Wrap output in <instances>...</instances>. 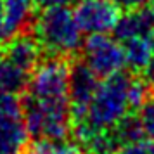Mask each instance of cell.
<instances>
[{
    "mask_svg": "<svg viewBox=\"0 0 154 154\" xmlns=\"http://www.w3.org/2000/svg\"><path fill=\"white\" fill-rule=\"evenodd\" d=\"M123 43L126 66L132 71H147L154 56V35H140L128 38Z\"/></svg>",
    "mask_w": 154,
    "mask_h": 154,
    "instance_id": "30bf717a",
    "label": "cell"
},
{
    "mask_svg": "<svg viewBox=\"0 0 154 154\" xmlns=\"http://www.w3.org/2000/svg\"><path fill=\"white\" fill-rule=\"evenodd\" d=\"M83 61L99 78H107L116 73H121L126 66L123 43L107 33L88 35L82 45Z\"/></svg>",
    "mask_w": 154,
    "mask_h": 154,
    "instance_id": "277c9868",
    "label": "cell"
},
{
    "mask_svg": "<svg viewBox=\"0 0 154 154\" xmlns=\"http://www.w3.org/2000/svg\"><path fill=\"white\" fill-rule=\"evenodd\" d=\"M33 31L42 50H47L50 56L68 59L83 45V31L78 26L73 11L66 5L43 9L33 23Z\"/></svg>",
    "mask_w": 154,
    "mask_h": 154,
    "instance_id": "7a4b0ae2",
    "label": "cell"
},
{
    "mask_svg": "<svg viewBox=\"0 0 154 154\" xmlns=\"http://www.w3.org/2000/svg\"><path fill=\"white\" fill-rule=\"evenodd\" d=\"M147 75H149V80L154 82V56H152V61L149 64V68H147Z\"/></svg>",
    "mask_w": 154,
    "mask_h": 154,
    "instance_id": "e0dca14e",
    "label": "cell"
},
{
    "mask_svg": "<svg viewBox=\"0 0 154 154\" xmlns=\"http://www.w3.org/2000/svg\"><path fill=\"white\" fill-rule=\"evenodd\" d=\"M35 7L38 9H50V7H61V5H68L71 0H33Z\"/></svg>",
    "mask_w": 154,
    "mask_h": 154,
    "instance_id": "2e32d148",
    "label": "cell"
},
{
    "mask_svg": "<svg viewBox=\"0 0 154 154\" xmlns=\"http://www.w3.org/2000/svg\"><path fill=\"white\" fill-rule=\"evenodd\" d=\"M137 118L140 121V126L144 130V135L147 139L154 140V92H151L147 99L142 102L139 109H137Z\"/></svg>",
    "mask_w": 154,
    "mask_h": 154,
    "instance_id": "4fadbf2b",
    "label": "cell"
},
{
    "mask_svg": "<svg viewBox=\"0 0 154 154\" xmlns=\"http://www.w3.org/2000/svg\"><path fill=\"white\" fill-rule=\"evenodd\" d=\"M0 54L11 59L17 66H21L23 69L31 73L40 61L42 45L36 40L35 35L23 31V33H17V35L7 38L4 45H0Z\"/></svg>",
    "mask_w": 154,
    "mask_h": 154,
    "instance_id": "ba28073f",
    "label": "cell"
},
{
    "mask_svg": "<svg viewBox=\"0 0 154 154\" xmlns=\"http://www.w3.org/2000/svg\"><path fill=\"white\" fill-rule=\"evenodd\" d=\"M132 76L123 71L104 78L90 100L85 118L75 125V133L82 146H87L94 137L112 130L130 111H133L130 100Z\"/></svg>",
    "mask_w": 154,
    "mask_h": 154,
    "instance_id": "6da1fadb",
    "label": "cell"
},
{
    "mask_svg": "<svg viewBox=\"0 0 154 154\" xmlns=\"http://www.w3.org/2000/svg\"><path fill=\"white\" fill-rule=\"evenodd\" d=\"M28 140L23 104L16 95L0 92V154H24Z\"/></svg>",
    "mask_w": 154,
    "mask_h": 154,
    "instance_id": "5b68a950",
    "label": "cell"
},
{
    "mask_svg": "<svg viewBox=\"0 0 154 154\" xmlns=\"http://www.w3.org/2000/svg\"><path fill=\"white\" fill-rule=\"evenodd\" d=\"M151 0H114V4L118 5L119 9L123 11H135V9H140L147 5Z\"/></svg>",
    "mask_w": 154,
    "mask_h": 154,
    "instance_id": "9a60e30c",
    "label": "cell"
},
{
    "mask_svg": "<svg viewBox=\"0 0 154 154\" xmlns=\"http://www.w3.org/2000/svg\"><path fill=\"white\" fill-rule=\"evenodd\" d=\"M4 7V23H5V35L7 38L28 31L33 21V0H2Z\"/></svg>",
    "mask_w": 154,
    "mask_h": 154,
    "instance_id": "9c48e42d",
    "label": "cell"
},
{
    "mask_svg": "<svg viewBox=\"0 0 154 154\" xmlns=\"http://www.w3.org/2000/svg\"><path fill=\"white\" fill-rule=\"evenodd\" d=\"M73 14L87 35L109 33L119 19V7L114 0H78Z\"/></svg>",
    "mask_w": 154,
    "mask_h": 154,
    "instance_id": "8992f818",
    "label": "cell"
},
{
    "mask_svg": "<svg viewBox=\"0 0 154 154\" xmlns=\"http://www.w3.org/2000/svg\"><path fill=\"white\" fill-rule=\"evenodd\" d=\"M116 154H154V140L140 139L137 142H132V144L119 147Z\"/></svg>",
    "mask_w": 154,
    "mask_h": 154,
    "instance_id": "5bb4252c",
    "label": "cell"
},
{
    "mask_svg": "<svg viewBox=\"0 0 154 154\" xmlns=\"http://www.w3.org/2000/svg\"><path fill=\"white\" fill-rule=\"evenodd\" d=\"M31 73L0 54V92L17 95L28 88Z\"/></svg>",
    "mask_w": 154,
    "mask_h": 154,
    "instance_id": "8fae6325",
    "label": "cell"
},
{
    "mask_svg": "<svg viewBox=\"0 0 154 154\" xmlns=\"http://www.w3.org/2000/svg\"><path fill=\"white\" fill-rule=\"evenodd\" d=\"M99 76L87 63H75L69 71V112L73 125H78L87 114L90 100L99 87Z\"/></svg>",
    "mask_w": 154,
    "mask_h": 154,
    "instance_id": "52a82bcc",
    "label": "cell"
},
{
    "mask_svg": "<svg viewBox=\"0 0 154 154\" xmlns=\"http://www.w3.org/2000/svg\"><path fill=\"white\" fill-rule=\"evenodd\" d=\"M69 71L66 57L52 56L31 71L26 100L52 109L69 111Z\"/></svg>",
    "mask_w": 154,
    "mask_h": 154,
    "instance_id": "3957f363",
    "label": "cell"
},
{
    "mask_svg": "<svg viewBox=\"0 0 154 154\" xmlns=\"http://www.w3.org/2000/svg\"><path fill=\"white\" fill-rule=\"evenodd\" d=\"M24 154H82L78 144L63 139H35L31 146L26 147Z\"/></svg>",
    "mask_w": 154,
    "mask_h": 154,
    "instance_id": "7c38bea8",
    "label": "cell"
}]
</instances>
